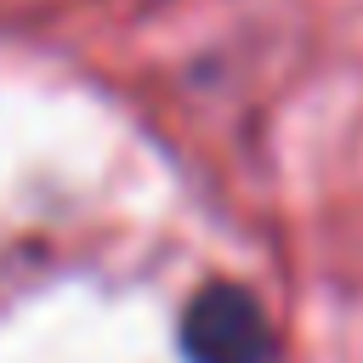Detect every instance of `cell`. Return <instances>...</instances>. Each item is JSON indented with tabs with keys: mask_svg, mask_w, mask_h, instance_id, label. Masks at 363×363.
<instances>
[{
	"mask_svg": "<svg viewBox=\"0 0 363 363\" xmlns=\"http://www.w3.org/2000/svg\"><path fill=\"white\" fill-rule=\"evenodd\" d=\"M176 346L187 363H272L278 335H272V318L255 289L216 278L182 306Z\"/></svg>",
	"mask_w": 363,
	"mask_h": 363,
	"instance_id": "obj_1",
	"label": "cell"
}]
</instances>
